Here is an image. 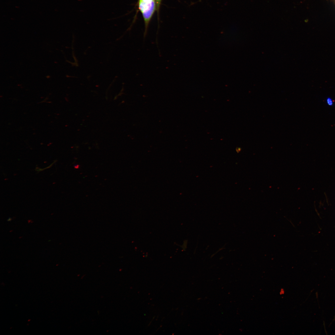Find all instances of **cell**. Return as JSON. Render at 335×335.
<instances>
[{
  "mask_svg": "<svg viewBox=\"0 0 335 335\" xmlns=\"http://www.w3.org/2000/svg\"><path fill=\"white\" fill-rule=\"evenodd\" d=\"M138 8L142 15L145 25L144 37L145 38L147 33L149 23L155 11H157L156 1L144 2L138 0Z\"/></svg>",
  "mask_w": 335,
  "mask_h": 335,
  "instance_id": "obj_1",
  "label": "cell"
},
{
  "mask_svg": "<svg viewBox=\"0 0 335 335\" xmlns=\"http://www.w3.org/2000/svg\"><path fill=\"white\" fill-rule=\"evenodd\" d=\"M162 0H157L156 3L157 5V11L158 13L159 12V8L160 4L161 3Z\"/></svg>",
  "mask_w": 335,
  "mask_h": 335,
  "instance_id": "obj_3",
  "label": "cell"
},
{
  "mask_svg": "<svg viewBox=\"0 0 335 335\" xmlns=\"http://www.w3.org/2000/svg\"><path fill=\"white\" fill-rule=\"evenodd\" d=\"M334 2H335V0H334Z\"/></svg>",
  "mask_w": 335,
  "mask_h": 335,
  "instance_id": "obj_5",
  "label": "cell"
},
{
  "mask_svg": "<svg viewBox=\"0 0 335 335\" xmlns=\"http://www.w3.org/2000/svg\"><path fill=\"white\" fill-rule=\"evenodd\" d=\"M144 2H150L153 1H156L157 2V0H140Z\"/></svg>",
  "mask_w": 335,
  "mask_h": 335,
  "instance_id": "obj_4",
  "label": "cell"
},
{
  "mask_svg": "<svg viewBox=\"0 0 335 335\" xmlns=\"http://www.w3.org/2000/svg\"><path fill=\"white\" fill-rule=\"evenodd\" d=\"M326 103L329 106H332L333 104V101L330 97H328L326 99Z\"/></svg>",
  "mask_w": 335,
  "mask_h": 335,
  "instance_id": "obj_2",
  "label": "cell"
}]
</instances>
